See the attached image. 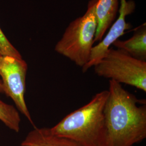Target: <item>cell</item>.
Instances as JSON below:
<instances>
[{"label": "cell", "instance_id": "52a82bcc", "mask_svg": "<svg viewBox=\"0 0 146 146\" xmlns=\"http://www.w3.org/2000/svg\"><path fill=\"white\" fill-rule=\"evenodd\" d=\"M20 146H82L68 138L55 135L50 128H37L29 131Z\"/></svg>", "mask_w": 146, "mask_h": 146}, {"label": "cell", "instance_id": "3957f363", "mask_svg": "<svg viewBox=\"0 0 146 146\" xmlns=\"http://www.w3.org/2000/svg\"><path fill=\"white\" fill-rule=\"evenodd\" d=\"M98 0H90L84 15L70 23L55 47L56 52L82 68L88 63L98 26L95 7Z\"/></svg>", "mask_w": 146, "mask_h": 146}, {"label": "cell", "instance_id": "5bb4252c", "mask_svg": "<svg viewBox=\"0 0 146 146\" xmlns=\"http://www.w3.org/2000/svg\"><path fill=\"white\" fill-rule=\"evenodd\" d=\"M0 56H1V55H0Z\"/></svg>", "mask_w": 146, "mask_h": 146}, {"label": "cell", "instance_id": "5b68a950", "mask_svg": "<svg viewBox=\"0 0 146 146\" xmlns=\"http://www.w3.org/2000/svg\"><path fill=\"white\" fill-rule=\"evenodd\" d=\"M28 65L23 58L0 56V76L3 93L14 101L16 109L34 126L25 101Z\"/></svg>", "mask_w": 146, "mask_h": 146}, {"label": "cell", "instance_id": "9c48e42d", "mask_svg": "<svg viewBox=\"0 0 146 146\" xmlns=\"http://www.w3.org/2000/svg\"><path fill=\"white\" fill-rule=\"evenodd\" d=\"M113 45L117 49L124 50L134 58L146 61V23L139 27L134 31L133 36L128 40L122 41L118 39Z\"/></svg>", "mask_w": 146, "mask_h": 146}, {"label": "cell", "instance_id": "30bf717a", "mask_svg": "<svg viewBox=\"0 0 146 146\" xmlns=\"http://www.w3.org/2000/svg\"><path fill=\"white\" fill-rule=\"evenodd\" d=\"M0 121L11 131L16 133L20 129L21 118L18 110L11 104L0 100Z\"/></svg>", "mask_w": 146, "mask_h": 146}, {"label": "cell", "instance_id": "4fadbf2b", "mask_svg": "<svg viewBox=\"0 0 146 146\" xmlns=\"http://www.w3.org/2000/svg\"><path fill=\"white\" fill-rule=\"evenodd\" d=\"M126 2H127L126 0H121V5H125Z\"/></svg>", "mask_w": 146, "mask_h": 146}, {"label": "cell", "instance_id": "7a4b0ae2", "mask_svg": "<svg viewBox=\"0 0 146 146\" xmlns=\"http://www.w3.org/2000/svg\"><path fill=\"white\" fill-rule=\"evenodd\" d=\"M108 90L95 94L87 104L50 128L55 135L68 138L82 146H107L104 115Z\"/></svg>", "mask_w": 146, "mask_h": 146}, {"label": "cell", "instance_id": "ba28073f", "mask_svg": "<svg viewBox=\"0 0 146 146\" xmlns=\"http://www.w3.org/2000/svg\"><path fill=\"white\" fill-rule=\"evenodd\" d=\"M119 0H98L95 7L98 26L94 43L100 41L115 20L119 9Z\"/></svg>", "mask_w": 146, "mask_h": 146}, {"label": "cell", "instance_id": "7c38bea8", "mask_svg": "<svg viewBox=\"0 0 146 146\" xmlns=\"http://www.w3.org/2000/svg\"><path fill=\"white\" fill-rule=\"evenodd\" d=\"M1 93H3V86H2V81H1V80L0 79V94Z\"/></svg>", "mask_w": 146, "mask_h": 146}, {"label": "cell", "instance_id": "8992f818", "mask_svg": "<svg viewBox=\"0 0 146 146\" xmlns=\"http://www.w3.org/2000/svg\"><path fill=\"white\" fill-rule=\"evenodd\" d=\"M135 8V5L133 1H127L125 6H120L118 19L111 26L110 31L106 36L97 45L92 48L89 61L82 68L84 73L99 62L104 58L114 42L125 34V30H128L131 28V25L125 22V16L133 13Z\"/></svg>", "mask_w": 146, "mask_h": 146}, {"label": "cell", "instance_id": "277c9868", "mask_svg": "<svg viewBox=\"0 0 146 146\" xmlns=\"http://www.w3.org/2000/svg\"><path fill=\"white\" fill-rule=\"evenodd\" d=\"M94 67L95 73L100 77L146 92V61L134 58L123 50L110 48Z\"/></svg>", "mask_w": 146, "mask_h": 146}, {"label": "cell", "instance_id": "8fae6325", "mask_svg": "<svg viewBox=\"0 0 146 146\" xmlns=\"http://www.w3.org/2000/svg\"><path fill=\"white\" fill-rule=\"evenodd\" d=\"M0 55L22 58L20 53L14 47L5 36L0 28Z\"/></svg>", "mask_w": 146, "mask_h": 146}, {"label": "cell", "instance_id": "6da1fadb", "mask_svg": "<svg viewBox=\"0 0 146 146\" xmlns=\"http://www.w3.org/2000/svg\"><path fill=\"white\" fill-rule=\"evenodd\" d=\"M104 106L107 146H133L146 138V104L110 80Z\"/></svg>", "mask_w": 146, "mask_h": 146}]
</instances>
